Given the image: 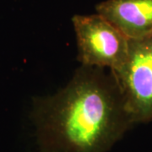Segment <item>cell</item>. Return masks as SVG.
I'll return each instance as SVG.
<instances>
[{
    "mask_svg": "<svg viewBox=\"0 0 152 152\" xmlns=\"http://www.w3.org/2000/svg\"><path fill=\"white\" fill-rule=\"evenodd\" d=\"M31 118L40 152H107L134 125L113 74L85 65L58 92L34 98Z\"/></svg>",
    "mask_w": 152,
    "mask_h": 152,
    "instance_id": "obj_1",
    "label": "cell"
},
{
    "mask_svg": "<svg viewBox=\"0 0 152 152\" xmlns=\"http://www.w3.org/2000/svg\"><path fill=\"white\" fill-rule=\"evenodd\" d=\"M81 65L116 71L129 54V39L99 14L72 17Z\"/></svg>",
    "mask_w": 152,
    "mask_h": 152,
    "instance_id": "obj_2",
    "label": "cell"
},
{
    "mask_svg": "<svg viewBox=\"0 0 152 152\" xmlns=\"http://www.w3.org/2000/svg\"><path fill=\"white\" fill-rule=\"evenodd\" d=\"M111 72L118 83L134 125L152 122V33L129 39L124 65Z\"/></svg>",
    "mask_w": 152,
    "mask_h": 152,
    "instance_id": "obj_3",
    "label": "cell"
},
{
    "mask_svg": "<svg viewBox=\"0 0 152 152\" xmlns=\"http://www.w3.org/2000/svg\"><path fill=\"white\" fill-rule=\"evenodd\" d=\"M96 10L129 39L152 33V0H106Z\"/></svg>",
    "mask_w": 152,
    "mask_h": 152,
    "instance_id": "obj_4",
    "label": "cell"
}]
</instances>
